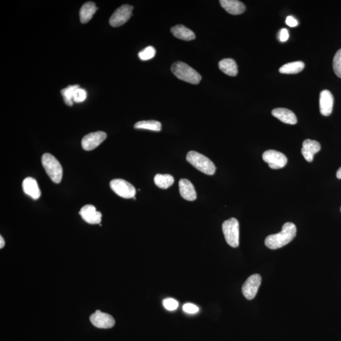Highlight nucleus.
<instances>
[{
  "label": "nucleus",
  "instance_id": "423d86ee",
  "mask_svg": "<svg viewBox=\"0 0 341 341\" xmlns=\"http://www.w3.org/2000/svg\"><path fill=\"white\" fill-rule=\"evenodd\" d=\"M110 187L116 194L124 199L134 198L136 190L129 182L122 179H114L110 182Z\"/></svg>",
  "mask_w": 341,
  "mask_h": 341
},
{
  "label": "nucleus",
  "instance_id": "72a5a7b5",
  "mask_svg": "<svg viewBox=\"0 0 341 341\" xmlns=\"http://www.w3.org/2000/svg\"><path fill=\"white\" fill-rule=\"evenodd\" d=\"M336 176H337L338 179H340V180H341V167L338 169L337 173H336Z\"/></svg>",
  "mask_w": 341,
  "mask_h": 341
},
{
  "label": "nucleus",
  "instance_id": "f03ea898",
  "mask_svg": "<svg viewBox=\"0 0 341 341\" xmlns=\"http://www.w3.org/2000/svg\"><path fill=\"white\" fill-rule=\"evenodd\" d=\"M171 71L178 79L192 84H199L202 80L200 73L187 63L182 61L174 63L171 66Z\"/></svg>",
  "mask_w": 341,
  "mask_h": 341
},
{
  "label": "nucleus",
  "instance_id": "cd10ccee",
  "mask_svg": "<svg viewBox=\"0 0 341 341\" xmlns=\"http://www.w3.org/2000/svg\"><path fill=\"white\" fill-rule=\"evenodd\" d=\"M87 98V92L84 89L78 88L75 90L73 94V101L75 102H82Z\"/></svg>",
  "mask_w": 341,
  "mask_h": 341
},
{
  "label": "nucleus",
  "instance_id": "f704fd0d",
  "mask_svg": "<svg viewBox=\"0 0 341 341\" xmlns=\"http://www.w3.org/2000/svg\"></svg>",
  "mask_w": 341,
  "mask_h": 341
},
{
  "label": "nucleus",
  "instance_id": "f3484780",
  "mask_svg": "<svg viewBox=\"0 0 341 341\" xmlns=\"http://www.w3.org/2000/svg\"><path fill=\"white\" fill-rule=\"evenodd\" d=\"M22 188L26 195L34 200H37L40 197L41 192L38 186L36 180L31 177L26 178L23 181Z\"/></svg>",
  "mask_w": 341,
  "mask_h": 341
},
{
  "label": "nucleus",
  "instance_id": "b1692460",
  "mask_svg": "<svg viewBox=\"0 0 341 341\" xmlns=\"http://www.w3.org/2000/svg\"><path fill=\"white\" fill-rule=\"evenodd\" d=\"M136 129H143L160 132L161 130V123L155 120L141 121L136 123L134 125Z\"/></svg>",
  "mask_w": 341,
  "mask_h": 341
},
{
  "label": "nucleus",
  "instance_id": "f257e3e1",
  "mask_svg": "<svg viewBox=\"0 0 341 341\" xmlns=\"http://www.w3.org/2000/svg\"><path fill=\"white\" fill-rule=\"evenodd\" d=\"M297 231L295 224L286 223L283 225L280 233L269 235L266 238L265 245L272 250L280 249L294 239Z\"/></svg>",
  "mask_w": 341,
  "mask_h": 341
},
{
  "label": "nucleus",
  "instance_id": "393cba45",
  "mask_svg": "<svg viewBox=\"0 0 341 341\" xmlns=\"http://www.w3.org/2000/svg\"><path fill=\"white\" fill-rule=\"evenodd\" d=\"M79 87L78 85H70L61 90V94L66 105L69 106H72L74 92Z\"/></svg>",
  "mask_w": 341,
  "mask_h": 341
},
{
  "label": "nucleus",
  "instance_id": "9b49d317",
  "mask_svg": "<svg viewBox=\"0 0 341 341\" xmlns=\"http://www.w3.org/2000/svg\"><path fill=\"white\" fill-rule=\"evenodd\" d=\"M92 325L99 329H110L115 325L113 317L100 311H97L90 317Z\"/></svg>",
  "mask_w": 341,
  "mask_h": 341
},
{
  "label": "nucleus",
  "instance_id": "4468645a",
  "mask_svg": "<svg viewBox=\"0 0 341 341\" xmlns=\"http://www.w3.org/2000/svg\"><path fill=\"white\" fill-rule=\"evenodd\" d=\"M320 143L316 140L307 139L303 142L302 154L308 162L313 161L314 155L321 151Z\"/></svg>",
  "mask_w": 341,
  "mask_h": 341
},
{
  "label": "nucleus",
  "instance_id": "7ed1b4c3",
  "mask_svg": "<svg viewBox=\"0 0 341 341\" xmlns=\"http://www.w3.org/2000/svg\"><path fill=\"white\" fill-rule=\"evenodd\" d=\"M187 160L198 170L207 175H213L216 173V168L213 162L203 154L190 151L187 155Z\"/></svg>",
  "mask_w": 341,
  "mask_h": 341
},
{
  "label": "nucleus",
  "instance_id": "bb28decb",
  "mask_svg": "<svg viewBox=\"0 0 341 341\" xmlns=\"http://www.w3.org/2000/svg\"><path fill=\"white\" fill-rule=\"evenodd\" d=\"M333 69L336 75L341 78V49L336 52L334 58Z\"/></svg>",
  "mask_w": 341,
  "mask_h": 341
},
{
  "label": "nucleus",
  "instance_id": "4be33fe9",
  "mask_svg": "<svg viewBox=\"0 0 341 341\" xmlns=\"http://www.w3.org/2000/svg\"><path fill=\"white\" fill-rule=\"evenodd\" d=\"M305 63L303 61H295L285 64L280 68V72L284 74H296L304 70Z\"/></svg>",
  "mask_w": 341,
  "mask_h": 341
},
{
  "label": "nucleus",
  "instance_id": "20e7f679",
  "mask_svg": "<svg viewBox=\"0 0 341 341\" xmlns=\"http://www.w3.org/2000/svg\"><path fill=\"white\" fill-rule=\"evenodd\" d=\"M41 161L42 166L52 182L56 184L60 183L63 176V168L58 160L51 154L46 153L42 155Z\"/></svg>",
  "mask_w": 341,
  "mask_h": 341
},
{
  "label": "nucleus",
  "instance_id": "9d476101",
  "mask_svg": "<svg viewBox=\"0 0 341 341\" xmlns=\"http://www.w3.org/2000/svg\"><path fill=\"white\" fill-rule=\"evenodd\" d=\"M106 137V133L101 131L89 133L82 138V148L85 151H92L103 142Z\"/></svg>",
  "mask_w": 341,
  "mask_h": 341
},
{
  "label": "nucleus",
  "instance_id": "a878e982",
  "mask_svg": "<svg viewBox=\"0 0 341 341\" xmlns=\"http://www.w3.org/2000/svg\"><path fill=\"white\" fill-rule=\"evenodd\" d=\"M156 49L153 46H148L138 53V57L143 61L149 60L156 56Z\"/></svg>",
  "mask_w": 341,
  "mask_h": 341
},
{
  "label": "nucleus",
  "instance_id": "aec40b11",
  "mask_svg": "<svg viewBox=\"0 0 341 341\" xmlns=\"http://www.w3.org/2000/svg\"><path fill=\"white\" fill-rule=\"evenodd\" d=\"M97 8L94 2L89 1L83 4L80 10V19L82 23L89 22L94 16Z\"/></svg>",
  "mask_w": 341,
  "mask_h": 341
},
{
  "label": "nucleus",
  "instance_id": "0eeeda50",
  "mask_svg": "<svg viewBox=\"0 0 341 341\" xmlns=\"http://www.w3.org/2000/svg\"><path fill=\"white\" fill-rule=\"evenodd\" d=\"M262 158L273 169L283 168L288 163V158L285 155L275 150H269L264 152Z\"/></svg>",
  "mask_w": 341,
  "mask_h": 341
},
{
  "label": "nucleus",
  "instance_id": "7c9ffc66",
  "mask_svg": "<svg viewBox=\"0 0 341 341\" xmlns=\"http://www.w3.org/2000/svg\"><path fill=\"white\" fill-rule=\"evenodd\" d=\"M278 37L281 42L287 41L289 39V32L286 28H282L279 32Z\"/></svg>",
  "mask_w": 341,
  "mask_h": 341
},
{
  "label": "nucleus",
  "instance_id": "c85d7f7f",
  "mask_svg": "<svg viewBox=\"0 0 341 341\" xmlns=\"http://www.w3.org/2000/svg\"><path fill=\"white\" fill-rule=\"evenodd\" d=\"M164 308L169 311H174L178 309V302L173 298H166L163 300Z\"/></svg>",
  "mask_w": 341,
  "mask_h": 341
},
{
  "label": "nucleus",
  "instance_id": "2f4dec72",
  "mask_svg": "<svg viewBox=\"0 0 341 341\" xmlns=\"http://www.w3.org/2000/svg\"><path fill=\"white\" fill-rule=\"evenodd\" d=\"M286 23L290 27H295L298 25V20L292 16H288L286 18Z\"/></svg>",
  "mask_w": 341,
  "mask_h": 341
},
{
  "label": "nucleus",
  "instance_id": "5701e85b",
  "mask_svg": "<svg viewBox=\"0 0 341 341\" xmlns=\"http://www.w3.org/2000/svg\"><path fill=\"white\" fill-rule=\"evenodd\" d=\"M175 179L170 175L157 174L154 177V183L157 187L162 189H167L173 185Z\"/></svg>",
  "mask_w": 341,
  "mask_h": 341
},
{
  "label": "nucleus",
  "instance_id": "f8f14e48",
  "mask_svg": "<svg viewBox=\"0 0 341 341\" xmlns=\"http://www.w3.org/2000/svg\"><path fill=\"white\" fill-rule=\"evenodd\" d=\"M80 215L83 220L90 225H98L101 223L102 214L97 211L96 208L92 205H85L81 209Z\"/></svg>",
  "mask_w": 341,
  "mask_h": 341
},
{
  "label": "nucleus",
  "instance_id": "412c9836",
  "mask_svg": "<svg viewBox=\"0 0 341 341\" xmlns=\"http://www.w3.org/2000/svg\"><path fill=\"white\" fill-rule=\"evenodd\" d=\"M219 68L223 72L231 77H235L238 74V66L236 61L231 58L222 59L219 61Z\"/></svg>",
  "mask_w": 341,
  "mask_h": 341
},
{
  "label": "nucleus",
  "instance_id": "473e14b6",
  "mask_svg": "<svg viewBox=\"0 0 341 341\" xmlns=\"http://www.w3.org/2000/svg\"><path fill=\"white\" fill-rule=\"evenodd\" d=\"M4 245H5V242H4L3 237L1 236V237H0V249H3Z\"/></svg>",
  "mask_w": 341,
  "mask_h": 341
},
{
  "label": "nucleus",
  "instance_id": "2eb2a0df",
  "mask_svg": "<svg viewBox=\"0 0 341 341\" xmlns=\"http://www.w3.org/2000/svg\"><path fill=\"white\" fill-rule=\"evenodd\" d=\"M179 189L181 196L186 200L194 201L197 199V193L194 186L187 179H182L180 180Z\"/></svg>",
  "mask_w": 341,
  "mask_h": 341
},
{
  "label": "nucleus",
  "instance_id": "6ab92c4d",
  "mask_svg": "<svg viewBox=\"0 0 341 341\" xmlns=\"http://www.w3.org/2000/svg\"><path fill=\"white\" fill-rule=\"evenodd\" d=\"M171 31L174 36L178 39L187 40V41L195 39V33L183 25H176L171 28Z\"/></svg>",
  "mask_w": 341,
  "mask_h": 341
},
{
  "label": "nucleus",
  "instance_id": "dca6fc26",
  "mask_svg": "<svg viewBox=\"0 0 341 341\" xmlns=\"http://www.w3.org/2000/svg\"><path fill=\"white\" fill-rule=\"evenodd\" d=\"M219 2L222 7L231 15H240L246 9L245 4L237 0H221Z\"/></svg>",
  "mask_w": 341,
  "mask_h": 341
},
{
  "label": "nucleus",
  "instance_id": "c756f323",
  "mask_svg": "<svg viewBox=\"0 0 341 341\" xmlns=\"http://www.w3.org/2000/svg\"><path fill=\"white\" fill-rule=\"evenodd\" d=\"M183 311L186 313L190 314H194L197 313L199 311V309L196 305L192 304H187L183 307Z\"/></svg>",
  "mask_w": 341,
  "mask_h": 341
},
{
  "label": "nucleus",
  "instance_id": "1a4fd4ad",
  "mask_svg": "<svg viewBox=\"0 0 341 341\" xmlns=\"http://www.w3.org/2000/svg\"><path fill=\"white\" fill-rule=\"evenodd\" d=\"M262 282L261 276L258 274L250 276L242 286L243 296L247 300H252L257 295Z\"/></svg>",
  "mask_w": 341,
  "mask_h": 341
},
{
  "label": "nucleus",
  "instance_id": "6e6552de",
  "mask_svg": "<svg viewBox=\"0 0 341 341\" xmlns=\"http://www.w3.org/2000/svg\"><path fill=\"white\" fill-rule=\"evenodd\" d=\"M133 7L129 4H124L116 9L109 19L112 27H117L125 24L132 16Z\"/></svg>",
  "mask_w": 341,
  "mask_h": 341
},
{
  "label": "nucleus",
  "instance_id": "a211bd4d",
  "mask_svg": "<svg viewBox=\"0 0 341 341\" xmlns=\"http://www.w3.org/2000/svg\"><path fill=\"white\" fill-rule=\"evenodd\" d=\"M274 117L283 123L295 125L297 123V118L292 111L286 108H276L272 111Z\"/></svg>",
  "mask_w": 341,
  "mask_h": 341
},
{
  "label": "nucleus",
  "instance_id": "39448f33",
  "mask_svg": "<svg viewBox=\"0 0 341 341\" xmlns=\"http://www.w3.org/2000/svg\"><path fill=\"white\" fill-rule=\"evenodd\" d=\"M223 231L225 240L231 247L237 248L240 244L239 222L235 218H231L224 222Z\"/></svg>",
  "mask_w": 341,
  "mask_h": 341
},
{
  "label": "nucleus",
  "instance_id": "ddd939ff",
  "mask_svg": "<svg viewBox=\"0 0 341 341\" xmlns=\"http://www.w3.org/2000/svg\"><path fill=\"white\" fill-rule=\"evenodd\" d=\"M320 111L323 116H328L332 113L334 106V97L328 90H324L320 94Z\"/></svg>",
  "mask_w": 341,
  "mask_h": 341
}]
</instances>
